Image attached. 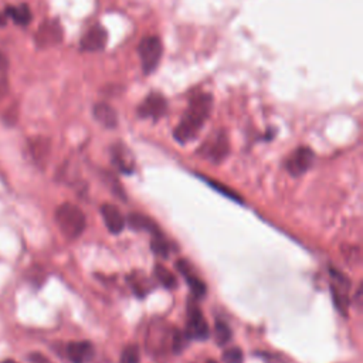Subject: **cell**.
<instances>
[{"instance_id":"6da1fadb","label":"cell","mask_w":363,"mask_h":363,"mask_svg":"<svg viewBox=\"0 0 363 363\" xmlns=\"http://www.w3.org/2000/svg\"><path fill=\"white\" fill-rule=\"evenodd\" d=\"M213 109V95L207 92L196 94L190 98L187 109L184 111L180 122L173 130V138L179 143H187L193 140L204 122L208 119Z\"/></svg>"},{"instance_id":"7a4b0ae2","label":"cell","mask_w":363,"mask_h":363,"mask_svg":"<svg viewBox=\"0 0 363 363\" xmlns=\"http://www.w3.org/2000/svg\"><path fill=\"white\" fill-rule=\"evenodd\" d=\"M55 223L61 233L69 240L79 237L86 225L82 210L71 203H64L57 207Z\"/></svg>"},{"instance_id":"3957f363","label":"cell","mask_w":363,"mask_h":363,"mask_svg":"<svg viewBox=\"0 0 363 363\" xmlns=\"http://www.w3.org/2000/svg\"><path fill=\"white\" fill-rule=\"evenodd\" d=\"M138 54L140 57L143 74L149 75L155 72L163 54L162 40L157 35L143 37L138 45Z\"/></svg>"},{"instance_id":"277c9868","label":"cell","mask_w":363,"mask_h":363,"mask_svg":"<svg viewBox=\"0 0 363 363\" xmlns=\"http://www.w3.org/2000/svg\"><path fill=\"white\" fill-rule=\"evenodd\" d=\"M167 108H169L167 99L160 92H150L139 104L136 113L139 118L157 121L166 115Z\"/></svg>"},{"instance_id":"5b68a950","label":"cell","mask_w":363,"mask_h":363,"mask_svg":"<svg viewBox=\"0 0 363 363\" xmlns=\"http://www.w3.org/2000/svg\"><path fill=\"white\" fill-rule=\"evenodd\" d=\"M330 275H332V298H333V303L336 306V309L339 311V313L346 315L349 305H350V299H349V289H350V281L347 279L346 275H343L342 272L336 271V269H330Z\"/></svg>"},{"instance_id":"8992f818","label":"cell","mask_w":363,"mask_h":363,"mask_svg":"<svg viewBox=\"0 0 363 363\" xmlns=\"http://www.w3.org/2000/svg\"><path fill=\"white\" fill-rule=\"evenodd\" d=\"M204 157L214 163H220L224 160L230 152V145H228V138L225 132L220 130L214 133L206 143L201 145L199 150Z\"/></svg>"},{"instance_id":"52a82bcc","label":"cell","mask_w":363,"mask_h":363,"mask_svg":"<svg viewBox=\"0 0 363 363\" xmlns=\"http://www.w3.org/2000/svg\"><path fill=\"white\" fill-rule=\"evenodd\" d=\"M313 162H315L313 150L308 146H299L286 157L285 167L292 176L298 177L305 172H308L312 167Z\"/></svg>"},{"instance_id":"ba28073f","label":"cell","mask_w":363,"mask_h":363,"mask_svg":"<svg viewBox=\"0 0 363 363\" xmlns=\"http://www.w3.org/2000/svg\"><path fill=\"white\" fill-rule=\"evenodd\" d=\"M208 325L200 311L199 306L194 303L189 305V313H187V326H186V336L189 339L196 340H204L208 337Z\"/></svg>"},{"instance_id":"9c48e42d","label":"cell","mask_w":363,"mask_h":363,"mask_svg":"<svg viewBox=\"0 0 363 363\" xmlns=\"http://www.w3.org/2000/svg\"><path fill=\"white\" fill-rule=\"evenodd\" d=\"M106 43H108L106 28L99 24H95L91 28H88L81 37L79 48L81 51L96 52V51H102L106 47Z\"/></svg>"},{"instance_id":"30bf717a","label":"cell","mask_w":363,"mask_h":363,"mask_svg":"<svg viewBox=\"0 0 363 363\" xmlns=\"http://www.w3.org/2000/svg\"><path fill=\"white\" fill-rule=\"evenodd\" d=\"M62 41V27L58 20H45L35 34L38 47H52Z\"/></svg>"},{"instance_id":"8fae6325","label":"cell","mask_w":363,"mask_h":363,"mask_svg":"<svg viewBox=\"0 0 363 363\" xmlns=\"http://www.w3.org/2000/svg\"><path fill=\"white\" fill-rule=\"evenodd\" d=\"M177 271L184 277L187 285L190 286V291L194 298H203L206 295V284L200 279L197 275L194 267L187 259H177L176 261Z\"/></svg>"},{"instance_id":"7c38bea8","label":"cell","mask_w":363,"mask_h":363,"mask_svg":"<svg viewBox=\"0 0 363 363\" xmlns=\"http://www.w3.org/2000/svg\"><path fill=\"white\" fill-rule=\"evenodd\" d=\"M67 357L71 363H88L94 357V345L88 340L69 342L65 347Z\"/></svg>"},{"instance_id":"4fadbf2b","label":"cell","mask_w":363,"mask_h":363,"mask_svg":"<svg viewBox=\"0 0 363 363\" xmlns=\"http://www.w3.org/2000/svg\"><path fill=\"white\" fill-rule=\"evenodd\" d=\"M111 157L113 164L122 172V173H132L135 170V159L132 152L125 146L123 143H116L111 149Z\"/></svg>"},{"instance_id":"5bb4252c","label":"cell","mask_w":363,"mask_h":363,"mask_svg":"<svg viewBox=\"0 0 363 363\" xmlns=\"http://www.w3.org/2000/svg\"><path fill=\"white\" fill-rule=\"evenodd\" d=\"M101 214L104 217L105 225L106 228L112 233V234H119L123 227H125V218L122 216V213L119 211V208L113 204L105 203L101 206Z\"/></svg>"},{"instance_id":"9a60e30c","label":"cell","mask_w":363,"mask_h":363,"mask_svg":"<svg viewBox=\"0 0 363 363\" xmlns=\"http://www.w3.org/2000/svg\"><path fill=\"white\" fill-rule=\"evenodd\" d=\"M9 18H11L16 24L26 26L31 21L33 14L27 4H18V6H9L0 13V24H4Z\"/></svg>"},{"instance_id":"2e32d148","label":"cell","mask_w":363,"mask_h":363,"mask_svg":"<svg viewBox=\"0 0 363 363\" xmlns=\"http://www.w3.org/2000/svg\"><path fill=\"white\" fill-rule=\"evenodd\" d=\"M92 113H94V118L104 128H108V129L116 128V125H118V113H116V111L111 105H108L105 102H98V104L94 105Z\"/></svg>"},{"instance_id":"e0dca14e","label":"cell","mask_w":363,"mask_h":363,"mask_svg":"<svg viewBox=\"0 0 363 363\" xmlns=\"http://www.w3.org/2000/svg\"><path fill=\"white\" fill-rule=\"evenodd\" d=\"M128 224L135 228V230H143V231H147L150 233L152 235L155 234H160V230L159 227L155 224V221L152 218H149L145 214H140V213H130L128 216Z\"/></svg>"},{"instance_id":"ac0fdd59","label":"cell","mask_w":363,"mask_h":363,"mask_svg":"<svg viewBox=\"0 0 363 363\" xmlns=\"http://www.w3.org/2000/svg\"><path fill=\"white\" fill-rule=\"evenodd\" d=\"M155 277L167 289H174L179 285L177 278L174 277V274L170 269H167L163 264H156L155 265Z\"/></svg>"},{"instance_id":"d6986e66","label":"cell","mask_w":363,"mask_h":363,"mask_svg":"<svg viewBox=\"0 0 363 363\" xmlns=\"http://www.w3.org/2000/svg\"><path fill=\"white\" fill-rule=\"evenodd\" d=\"M231 339V329L228 323L223 320H216L214 323V340L218 346H224Z\"/></svg>"},{"instance_id":"ffe728a7","label":"cell","mask_w":363,"mask_h":363,"mask_svg":"<svg viewBox=\"0 0 363 363\" xmlns=\"http://www.w3.org/2000/svg\"><path fill=\"white\" fill-rule=\"evenodd\" d=\"M150 247H152V251L163 258H166L169 255V251H170V244L169 241L163 237V234H155L152 235V241H150Z\"/></svg>"},{"instance_id":"44dd1931","label":"cell","mask_w":363,"mask_h":363,"mask_svg":"<svg viewBox=\"0 0 363 363\" xmlns=\"http://www.w3.org/2000/svg\"><path fill=\"white\" fill-rule=\"evenodd\" d=\"M140 362V352L138 345H128L121 353L119 363H139Z\"/></svg>"},{"instance_id":"7402d4cb","label":"cell","mask_w":363,"mask_h":363,"mask_svg":"<svg viewBox=\"0 0 363 363\" xmlns=\"http://www.w3.org/2000/svg\"><path fill=\"white\" fill-rule=\"evenodd\" d=\"M214 190H217L218 193H221L223 196H227V199H231V200H235V201H238V203H242V200H241V197L235 193V191H233L231 189H228V187H225L224 184H220L218 182H214V180H210V179H206V177H203Z\"/></svg>"},{"instance_id":"603a6c76","label":"cell","mask_w":363,"mask_h":363,"mask_svg":"<svg viewBox=\"0 0 363 363\" xmlns=\"http://www.w3.org/2000/svg\"><path fill=\"white\" fill-rule=\"evenodd\" d=\"M244 354L240 347H228L223 352V362L224 363H242Z\"/></svg>"},{"instance_id":"cb8c5ba5","label":"cell","mask_w":363,"mask_h":363,"mask_svg":"<svg viewBox=\"0 0 363 363\" xmlns=\"http://www.w3.org/2000/svg\"><path fill=\"white\" fill-rule=\"evenodd\" d=\"M186 340H187V336L183 335L180 330L177 329H173V335H172V340H170V346L173 349L174 353H179L184 349V345H186Z\"/></svg>"},{"instance_id":"d4e9b609","label":"cell","mask_w":363,"mask_h":363,"mask_svg":"<svg viewBox=\"0 0 363 363\" xmlns=\"http://www.w3.org/2000/svg\"><path fill=\"white\" fill-rule=\"evenodd\" d=\"M28 360H30L31 363H51L48 357H45L43 353H38V352L30 353V354H28Z\"/></svg>"},{"instance_id":"484cf974","label":"cell","mask_w":363,"mask_h":363,"mask_svg":"<svg viewBox=\"0 0 363 363\" xmlns=\"http://www.w3.org/2000/svg\"><path fill=\"white\" fill-rule=\"evenodd\" d=\"M1 363H16V362H13V360H4V362H1Z\"/></svg>"},{"instance_id":"4316f807","label":"cell","mask_w":363,"mask_h":363,"mask_svg":"<svg viewBox=\"0 0 363 363\" xmlns=\"http://www.w3.org/2000/svg\"><path fill=\"white\" fill-rule=\"evenodd\" d=\"M206 363H217V362H216V360H211V359H210V360H207Z\"/></svg>"}]
</instances>
